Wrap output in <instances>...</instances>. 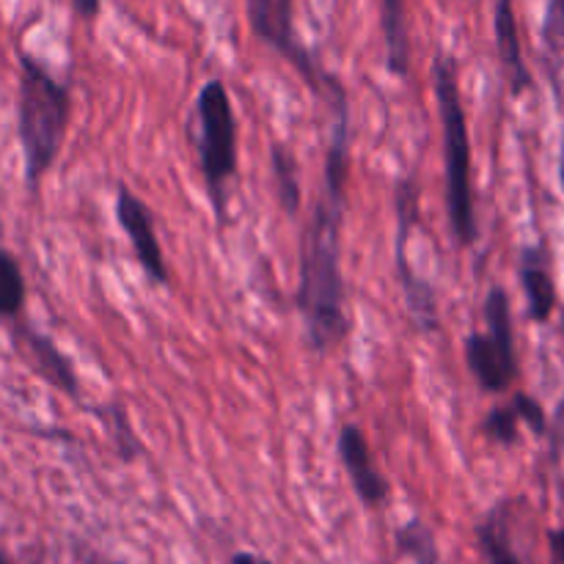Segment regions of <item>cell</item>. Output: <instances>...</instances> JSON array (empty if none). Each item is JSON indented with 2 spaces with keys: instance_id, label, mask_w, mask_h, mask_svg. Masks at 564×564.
I'll list each match as a JSON object with an SVG mask.
<instances>
[{
  "instance_id": "5",
  "label": "cell",
  "mask_w": 564,
  "mask_h": 564,
  "mask_svg": "<svg viewBox=\"0 0 564 564\" xmlns=\"http://www.w3.org/2000/svg\"><path fill=\"white\" fill-rule=\"evenodd\" d=\"M246 17L257 42L273 50L286 61L330 110L347 102V88L339 77L330 75L317 55L303 44L295 28V0H246Z\"/></svg>"
},
{
  "instance_id": "12",
  "label": "cell",
  "mask_w": 564,
  "mask_h": 564,
  "mask_svg": "<svg viewBox=\"0 0 564 564\" xmlns=\"http://www.w3.org/2000/svg\"><path fill=\"white\" fill-rule=\"evenodd\" d=\"M521 290L527 295V312L532 323H549L556 312V284L551 275L545 251L540 246H529L521 251Z\"/></svg>"
},
{
  "instance_id": "23",
  "label": "cell",
  "mask_w": 564,
  "mask_h": 564,
  "mask_svg": "<svg viewBox=\"0 0 564 564\" xmlns=\"http://www.w3.org/2000/svg\"><path fill=\"white\" fill-rule=\"evenodd\" d=\"M231 564H273V562L262 554H253V551H237V554L231 556Z\"/></svg>"
},
{
  "instance_id": "9",
  "label": "cell",
  "mask_w": 564,
  "mask_h": 564,
  "mask_svg": "<svg viewBox=\"0 0 564 564\" xmlns=\"http://www.w3.org/2000/svg\"><path fill=\"white\" fill-rule=\"evenodd\" d=\"M336 452H339L341 468H345L358 501L369 507V510L386 507L391 496V485L375 466L372 446H369L367 435H364L358 424H341L339 438H336Z\"/></svg>"
},
{
  "instance_id": "3",
  "label": "cell",
  "mask_w": 564,
  "mask_h": 564,
  "mask_svg": "<svg viewBox=\"0 0 564 564\" xmlns=\"http://www.w3.org/2000/svg\"><path fill=\"white\" fill-rule=\"evenodd\" d=\"M430 75H433L441 138H444L446 209H449L452 237L460 248H471L479 240V220L471 180V138H468V119L466 108H463L455 55L438 50L433 55V64H430Z\"/></svg>"
},
{
  "instance_id": "20",
  "label": "cell",
  "mask_w": 564,
  "mask_h": 564,
  "mask_svg": "<svg viewBox=\"0 0 564 564\" xmlns=\"http://www.w3.org/2000/svg\"><path fill=\"white\" fill-rule=\"evenodd\" d=\"M510 402H512V408H516V413H518V419H521L523 427L532 430L534 435H545V430H549V422H545V408L540 405L532 394H523V391H518Z\"/></svg>"
},
{
  "instance_id": "4",
  "label": "cell",
  "mask_w": 564,
  "mask_h": 564,
  "mask_svg": "<svg viewBox=\"0 0 564 564\" xmlns=\"http://www.w3.org/2000/svg\"><path fill=\"white\" fill-rule=\"evenodd\" d=\"M191 141L196 147L198 169H202V180L215 218H218V224H226L229 187L237 176V163H240V154H237L240 130H237L229 88L218 77H209L198 88L191 119Z\"/></svg>"
},
{
  "instance_id": "26",
  "label": "cell",
  "mask_w": 564,
  "mask_h": 564,
  "mask_svg": "<svg viewBox=\"0 0 564 564\" xmlns=\"http://www.w3.org/2000/svg\"><path fill=\"white\" fill-rule=\"evenodd\" d=\"M113 564H119V562H113Z\"/></svg>"
},
{
  "instance_id": "22",
  "label": "cell",
  "mask_w": 564,
  "mask_h": 564,
  "mask_svg": "<svg viewBox=\"0 0 564 564\" xmlns=\"http://www.w3.org/2000/svg\"><path fill=\"white\" fill-rule=\"evenodd\" d=\"M72 6H75L77 17L86 22H94L102 11V0H72Z\"/></svg>"
},
{
  "instance_id": "14",
  "label": "cell",
  "mask_w": 564,
  "mask_h": 564,
  "mask_svg": "<svg viewBox=\"0 0 564 564\" xmlns=\"http://www.w3.org/2000/svg\"><path fill=\"white\" fill-rule=\"evenodd\" d=\"M477 545L485 564H527L516 551L507 527V505L494 507L482 521L477 523Z\"/></svg>"
},
{
  "instance_id": "6",
  "label": "cell",
  "mask_w": 564,
  "mask_h": 564,
  "mask_svg": "<svg viewBox=\"0 0 564 564\" xmlns=\"http://www.w3.org/2000/svg\"><path fill=\"white\" fill-rule=\"evenodd\" d=\"M482 317L488 330H474L466 339L468 372L485 394H505L518 380V352L510 295L501 284L485 295Z\"/></svg>"
},
{
  "instance_id": "17",
  "label": "cell",
  "mask_w": 564,
  "mask_h": 564,
  "mask_svg": "<svg viewBox=\"0 0 564 564\" xmlns=\"http://www.w3.org/2000/svg\"><path fill=\"white\" fill-rule=\"evenodd\" d=\"M397 545L411 560V564H444L433 529L422 518H411V521L397 529Z\"/></svg>"
},
{
  "instance_id": "7",
  "label": "cell",
  "mask_w": 564,
  "mask_h": 564,
  "mask_svg": "<svg viewBox=\"0 0 564 564\" xmlns=\"http://www.w3.org/2000/svg\"><path fill=\"white\" fill-rule=\"evenodd\" d=\"M419 198H422V193H419L413 174L402 176L394 187V264L397 275H400L402 295H405L408 303V314H411V323L422 334H435L441 323L438 292H435V286L430 281H424L411 268V259H408V242H411L413 229L419 226Z\"/></svg>"
},
{
  "instance_id": "24",
  "label": "cell",
  "mask_w": 564,
  "mask_h": 564,
  "mask_svg": "<svg viewBox=\"0 0 564 564\" xmlns=\"http://www.w3.org/2000/svg\"><path fill=\"white\" fill-rule=\"evenodd\" d=\"M554 9L560 11V17L564 20V0H554Z\"/></svg>"
},
{
  "instance_id": "2",
  "label": "cell",
  "mask_w": 564,
  "mask_h": 564,
  "mask_svg": "<svg viewBox=\"0 0 564 564\" xmlns=\"http://www.w3.org/2000/svg\"><path fill=\"white\" fill-rule=\"evenodd\" d=\"M72 116V94L36 55L20 53L17 80V138L25 160V182L39 191L47 171L58 160Z\"/></svg>"
},
{
  "instance_id": "13",
  "label": "cell",
  "mask_w": 564,
  "mask_h": 564,
  "mask_svg": "<svg viewBox=\"0 0 564 564\" xmlns=\"http://www.w3.org/2000/svg\"><path fill=\"white\" fill-rule=\"evenodd\" d=\"M380 25H383L386 66L391 75L405 80L411 72V28H408L405 0H380Z\"/></svg>"
},
{
  "instance_id": "19",
  "label": "cell",
  "mask_w": 564,
  "mask_h": 564,
  "mask_svg": "<svg viewBox=\"0 0 564 564\" xmlns=\"http://www.w3.org/2000/svg\"><path fill=\"white\" fill-rule=\"evenodd\" d=\"M99 413H102V422L108 424L110 435H113L121 460H132V457L141 452V441H138L135 433H132V424L130 419H127V413L121 411L119 405H105Z\"/></svg>"
},
{
  "instance_id": "8",
  "label": "cell",
  "mask_w": 564,
  "mask_h": 564,
  "mask_svg": "<svg viewBox=\"0 0 564 564\" xmlns=\"http://www.w3.org/2000/svg\"><path fill=\"white\" fill-rule=\"evenodd\" d=\"M116 218H119L121 231H124L127 240H130L132 253H135L143 275H147L154 286L169 284L171 270L163 257V246H160L158 240V226H154L152 209H149L147 202H143L141 196H135L127 185H121L119 193H116Z\"/></svg>"
},
{
  "instance_id": "11",
  "label": "cell",
  "mask_w": 564,
  "mask_h": 564,
  "mask_svg": "<svg viewBox=\"0 0 564 564\" xmlns=\"http://www.w3.org/2000/svg\"><path fill=\"white\" fill-rule=\"evenodd\" d=\"M20 345L22 350L28 352V358H31L33 369H36L50 386H55L61 394L72 397V400L80 397V378H77L75 372V364L66 358V352H61V347L55 345L47 334L22 325Z\"/></svg>"
},
{
  "instance_id": "25",
  "label": "cell",
  "mask_w": 564,
  "mask_h": 564,
  "mask_svg": "<svg viewBox=\"0 0 564 564\" xmlns=\"http://www.w3.org/2000/svg\"><path fill=\"white\" fill-rule=\"evenodd\" d=\"M0 564H11V560L3 554V551H0Z\"/></svg>"
},
{
  "instance_id": "21",
  "label": "cell",
  "mask_w": 564,
  "mask_h": 564,
  "mask_svg": "<svg viewBox=\"0 0 564 564\" xmlns=\"http://www.w3.org/2000/svg\"><path fill=\"white\" fill-rule=\"evenodd\" d=\"M549 554L551 564H564V529H551L549 532Z\"/></svg>"
},
{
  "instance_id": "16",
  "label": "cell",
  "mask_w": 564,
  "mask_h": 564,
  "mask_svg": "<svg viewBox=\"0 0 564 564\" xmlns=\"http://www.w3.org/2000/svg\"><path fill=\"white\" fill-rule=\"evenodd\" d=\"M28 286L22 275L20 259L11 251L0 248V319L20 317L25 308Z\"/></svg>"
},
{
  "instance_id": "1",
  "label": "cell",
  "mask_w": 564,
  "mask_h": 564,
  "mask_svg": "<svg viewBox=\"0 0 564 564\" xmlns=\"http://www.w3.org/2000/svg\"><path fill=\"white\" fill-rule=\"evenodd\" d=\"M347 182H350V105L330 110L323 191L301 240L297 312L303 317L306 347L317 356H328L350 336L347 284L341 270Z\"/></svg>"
},
{
  "instance_id": "27",
  "label": "cell",
  "mask_w": 564,
  "mask_h": 564,
  "mask_svg": "<svg viewBox=\"0 0 564 564\" xmlns=\"http://www.w3.org/2000/svg\"><path fill=\"white\" fill-rule=\"evenodd\" d=\"M562 323H564V317H562Z\"/></svg>"
},
{
  "instance_id": "18",
  "label": "cell",
  "mask_w": 564,
  "mask_h": 564,
  "mask_svg": "<svg viewBox=\"0 0 564 564\" xmlns=\"http://www.w3.org/2000/svg\"><path fill=\"white\" fill-rule=\"evenodd\" d=\"M479 433L496 446H507V449H510V446H518V441H521V419H518L512 402L490 408L488 416L479 424Z\"/></svg>"
},
{
  "instance_id": "15",
  "label": "cell",
  "mask_w": 564,
  "mask_h": 564,
  "mask_svg": "<svg viewBox=\"0 0 564 564\" xmlns=\"http://www.w3.org/2000/svg\"><path fill=\"white\" fill-rule=\"evenodd\" d=\"M270 169H273V182H275V196H279L281 209H284L290 218H297L303 204V191H301V171H297V160L292 158V152L281 143H275L270 149Z\"/></svg>"
},
{
  "instance_id": "10",
  "label": "cell",
  "mask_w": 564,
  "mask_h": 564,
  "mask_svg": "<svg viewBox=\"0 0 564 564\" xmlns=\"http://www.w3.org/2000/svg\"><path fill=\"white\" fill-rule=\"evenodd\" d=\"M494 31L496 50H499L501 66H505L507 83L516 97L532 88V72H529L527 58H523L521 28L516 17V0H496L494 6Z\"/></svg>"
}]
</instances>
